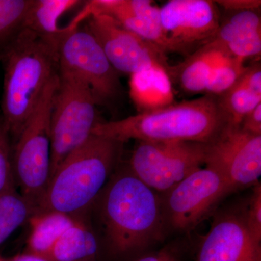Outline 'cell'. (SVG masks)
<instances>
[{
  "label": "cell",
  "instance_id": "1",
  "mask_svg": "<svg viewBox=\"0 0 261 261\" xmlns=\"http://www.w3.org/2000/svg\"><path fill=\"white\" fill-rule=\"evenodd\" d=\"M109 261H127L156 248L169 233L161 194L120 164L89 214Z\"/></svg>",
  "mask_w": 261,
  "mask_h": 261
},
{
  "label": "cell",
  "instance_id": "2",
  "mask_svg": "<svg viewBox=\"0 0 261 261\" xmlns=\"http://www.w3.org/2000/svg\"><path fill=\"white\" fill-rule=\"evenodd\" d=\"M123 145L91 135L60 165L34 214L57 212L77 219L88 217L98 196L121 164Z\"/></svg>",
  "mask_w": 261,
  "mask_h": 261
},
{
  "label": "cell",
  "instance_id": "3",
  "mask_svg": "<svg viewBox=\"0 0 261 261\" xmlns=\"http://www.w3.org/2000/svg\"><path fill=\"white\" fill-rule=\"evenodd\" d=\"M228 124L218 96L205 94L123 119L99 122L92 129V135L123 144L130 140L210 144Z\"/></svg>",
  "mask_w": 261,
  "mask_h": 261
},
{
  "label": "cell",
  "instance_id": "4",
  "mask_svg": "<svg viewBox=\"0 0 261 261\" xmlns=\"http://www.w3.org/2000/svg\"><path fill=\"white\" fill-rule=\"evenodd\" d=\"M58 47L25 29L0 58L5 70L3 121L14 144L51 79L58 73Z\"/></svg>",
  "mask_w": 261,
  "mask_h": 261
},
{
  "label": "cell",
  "instance_id": "5",
  "mask_svg": "<svg viewBox=\"0 0 261 261\" xmlns=\"http://www.w3.org/2000/svg\"><path fill=\"white\" fill-rule=\"evenodd\" d=\"M59 73L55 75L37 103L18 139L13 145L15 185L35 210L49 180L50 120Z\"/></svg>",
  "mask_w": 261,
  "mask_h": 261
},
{
  "label": "cell",
  "instance_id": "6",
  "mask_svg": "<svg viewBox=\"0 0 261 261\" xmlns=\"http://www.w3.org/2000/svg\"><path fill=\"white\" fill-rule=\"evenodd\" d=\"M58 73L50 120L49 180L65 158L92 135L94 127L100 122L89 86L76 75Z\"/></svg>",
  "mask_w": 261,
  "mask_h": 261
},
{
  "label": "cell",
  "instance_id": "7",
  "mask_svg": "<svg viewBox=\"0 0 261 261\" xmlns=\"http://www.w3.org/2000/svg\"><path fill=\"white\" fill-rule=\"evenodd\" d=\"M229 185L217 171L199 168L161 194L168 232L186 233L212 217L228 196Z\"/></svg>",
  "mask_w": 261,
  "mask_h": 261
},
{
  "label": "cell",
  "instance_id": "8",
  "mask_svg": "<svg viewBox=\"0 0 261 261\" xmlns=\"http://www.w3.org/2000/svg\"><path fill=\"white\" fill-rule=\"evenodd\" d=\"M207 144L137 141L128 166L149 188L164 193L205 165Z\"/></svg>",
  "mask_w": 261,
  "mask_h": 261
},
{
  "label": "cell",
  "instance_id": "9",
  "mask_svg": "<svg viewBox=\"0 0 261 261\" xmlns=\"http://www.w3.org/2000/svg\"><path fill=\"white\" fill-rule=\"evenodd\" d=\"M73 20L58 46V72L76 75L89 86L97 106H109L122 92L119 75L87 29Z\"/></svg>",
  "mask_w": 261,
  "mask_h": 261
},
{
  "label": "cell",
  "instance_id": "10",
  "mask_svg": "<svg viewBox=\"0 0 261 261\" xmlns=\"http://www.w3.org/2000/svg\"><path fill=\"white\" fill-rule=\"evenodd\" d=\"M160 13L166 51L186 58L214 40L221 23L211 0H171Z\"/></svg>",
  "mask_w": 261,
  "mask_h": 261
},
{
  "label": "cell",
  "instance_id": "11",
  "mask_svg": "<svg viewBox=\"0 0 261 261\" xmlns=\"http://www.w3.org/2000/svg\"><path fill=\"white\" fill-rule=\"evenodd\" d=\"M205 165L226 180L233 193L255 186L261 176V135L228 124L207 144Z\"/></svg>",
  "mask_w": 261,
  "mask_h": 261
},
{
  "label": "cell",
  "instance_id": "12",
  "mask_svg": "<svg viewBox=\"0 0 261 261\" xmlns=\"http://www.w3.org/2000/svg\"><path fill=\"white\" fill-rule=\"evenodd\" d=\"M87 29L118 73L132 75L151 67L169 70L166 53L155 44L127 30L112 17L94 15Z\"/></svg>",
  "mask_w": 261,
  "mask_h": 261
},
{
  "label": "cell",
  "instance_id": "13",
  "mask_svg": "<svg viewBox=\"0 0 261 261\" xmlns=\"http://www.w3.org/2000/svg\"><path fill=\"white\" fill-rule=\"evenodd\" d=\"M212 217L195 261H261V242L247 227L244 200L221 206Z\"/></svg>",
  "mask_w": 261,
  "mask_h": 261
},
{
  "label": "cell",
  "instance_id": "14",
  "mask_svg": "<svg viewBox=\"0 0 261 261\" xmlns=\"http://www.w3.org/2000/svg\"><path fill=\"white\" fill-rule=\"evenodd\" d=\"M91 16L106 15L139 37L155 44L165 53L166 41L160 8L149 0H95L86 4Z\"/></svg>",
  "mask_w": 261,
  "mask_h": 261
},
{
  "label": "cell",
  "instance_id": "15",
  "mask_svg": "<svg viewBox=\"0 0 261 261\" xmlns=\"http://www.w3.org/2000/svg\"><path fill=\"white\" fill-rule=\"evenodd\" d=\"M214 40L233 58L245 61L247 58L260 57L261 18L258 10L233 13L221 23Z\"/></svg>",
  "mask_w": 261,
  "mask_h": 261
},
{
  "label": "cell",
  "instance_id": "16",
  "mask_svg": "<svg viewBox=\"0 0 261 261\" xmlns=\"http://www.w3.org/2000/svg\"><path fill=\"white\" fill-rule=\"evenodd\" d=\"M233 58L214 40L200 47L185 61L170 66L168 74L173 84L187 94H205L212 70L221 63Z\"/></svg>",
  "mask_w": 261,
  "mask_h": 261
},
{
  "label": "cell",
  "instance_id": "17",
  "mask_svg": "<svg viewBox=\"0 0 261 261\" xmlns=\"http://www.w3.org/2000/svg\"><path fill=\"white\" fill-rule=\"evenodd\" d=\"M44 259L48 261H109L89 217L80 219L55 244Z\"/></svg>",
  "mask_w": 261,
  "mask_h": 261
},
{
  "label": "cell",
  "instance_id": "18",
  "mask_svg": "<svg viewBox=\"0 0 261 261\" xmlns=\"http://www.w3.org/2000/svg\"><path fill=\"white\" fill-rule=\"evenodd\" d=\"M130 76V97L139 113L155 111L175 102L173 84L168 70L162 67H151Z\"/></svg>",
  "mask_w": 261,
  "mask_h": 261
},
{
  "label": "cell",
  "instance_id": "19",
  "mask_svg": "<svg viewBox=\"0 0 261 261\" xmlns=\"http://www.w3.org/2000/svg\"><path fill=\"white\" fill-rule=\"evenodd\" d=\"M82 3L76 0H34L25 20V29L58 47L68 29V25L63 28L59 27L60 19Z\"/></svg>",
  "mask_w": 261,
  "mask_h": 261
},
{
  "label": "cell",
  "instance_id": "20",
  "mask_svg": "<svg viewBox=\"0 0 261 261\" xmlns=\"http://www.w3.org/2000/svg\"><path fill=\"white\" fill-rule=\"evenodd\" d=\"M79 220L57 212L32 215L28 221L30 233L24 253L44 258L62 235Z\"/></svg>",
  "mask_w": 261,
  "mask_h": 261
},
{
  "label": "cell",
  "instance_id": "21",
  "mask_svg": "<svg viewBox=\"0 0 261 261\" xmlns=\"http://www.w3.org/2000/svg\"><path fill=\"white\" fill-rule=\"evenodd\" d=\"M34 214V206L17 190L0 195V246Z\"/></svg>",
  "mask_w": 261,
  "mask_h": 261
},
{
  "label": "cell",
  "instance_id": "22",
  "mask_svg": "<svg viewBox=\"0 0 261 261\" xmlns=\"http://www.w3.org/2000/svg\"><path fill=\"white\" fill-rule=\"evenodd\" d=\"M34 0H0V58L20 32Z\"/></svg>",
  "mask_w": 261,
  "mask_h": 261
},
{
  "label": "cell",
  "instance_id": "23",
  "mask_svg": "<svg viewBox=\"0 0 261 261\" xmlns=\"http://www.w3.org/2000/svg\"><path fill=\"white\" fill-rule=\"evenodd\" d=\"M218 98L230 126L236 127H240L247 113L261 104V95L252 92L239 80L228 91L218 96Z\"/></svg>",
  "mask_w": 261,
  "mask_h": 261
},
{
  "label": "cell",
  "instance_id": "24",
  "mask_svg": "<svg viewBox=\"0 0 261 261\" xmlns=\"http://www.w3.org/2000/svg\"><path fill=\"white\" fill-rule=\"evenodd\" d=\"M244 62L230 58L216 66L209 76L205 94L220 96L232 87L246 70Z\"/></svg>",
  "mask_w": 261,
  "mask_h": 261
},
{
  "label": "cell",
  "instance_id": "25",
  "mask_svg": "<svg viewBox=\"0 0 261 261\" xmlns=\"http://www.w3.org/2000/svg\"><path fill=\"white\" fill-rule=\"evenodd\" d=\"M17 190L13 168V143L9 130L0 115V195Z\"/></svg>",
  "mask_w": 261,
  "mask_h": 261
},
{
  "label": "cell",
  "instance_id": "26",
  "mask_svg": "<svg viewBox=\"0 0 261 261\" xmlns=\"http://www.w3.org/2000/svg\"><path fill=\"white\" fill-rule=\"evenodd\" d=\"M251 192L244 200V212L247 227L254 238L261 242V185L252 187Z\"/></svg>",
  "mask_w": 261,
  "mask_h": 261
},
{
  "label": "cell",
  "instance_id": "27",
  "mask_svg": "<svg viewBox=\"0 0 261 261\" xmlns=\"http://www.w3.org/2000/svg\"><path fill=\"white\" fill-rule=\"evenodd\" d=\"M183 245L177 243H168L159 248L152 249L127 261H185Z\"/></svg>",
  "mask_w": 261,
  "mask_h": 261
},
{
  "label": "cell",
  "instance_id": "28",
  "mask_svg": "<svg viewBox=\"0 0 261 261\" xmlns=\"http://www.w3.org/2000/svg\"><path fill=\"white\" fill-rule=\"evenodd\" d=\"M239 82L247 88L251 89L255 94L261 95V65L260 63L247 66Z\"/></svg>",
  "mask_w": 261,
  "mask_h": 261
},
{
  "label": "cell",
  "instance_id": "29",
  "mask_svg": "<svg viewBox=\"0 0 261 261\" xmlns=\"http://www.w3.org/2000/svg\"><path fill=\"white\" fill-rule=\"evenodd\" d=\"M240 127L247 133L261 135V104L244 117Z\"/></svg>",
  "mask_w": 261,
  "mask_h": 261
},
{
  "label": "cell",
  "instance_id": "30",
  "mask_svg": "<svg viewBox=\"0 0 261 261\" xmlns=\"http://www.w3.org/2000/svg\"><path fill=\"white\" fill-rule=\"evenodd\" d=\"M216 5L228 11H246V10H258L260 8V0H222L216 1Z\"/></svg>",
  "mask_w": 261,
  "mask_h": 261
},
{
  "label": "cell",
  "instance_id": "31",
  "mask_svg": "<svg viewBox=\"0 0 261 261\" xmlns=\"http://www.w3.org/2000/svg\"><path fill=\"white\" fill-rule=\"evenodd\" d=\"M0 261H48L42 257L35 256L30 254L23 253L11 257L0 256Z\"/></svg>",
  "mask_w": 261,
  "mask_h": 261
}]
</instances>
